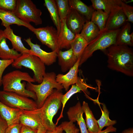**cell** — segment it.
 I'll use <instances>...</instances> for the list:
<instances>
[{
	"mask_svg": "<svg viewBox=\"0 0 133 133\" xmlns=\"http://www.w3.org/2000/svg\"><path fill=\"white\" fill-rule=\"evenodd\" d=\"M107 58V67L127 76H133V50L129 46L113 45L104 52Z\"/></svg>",
	"mask_w": 133,
	"mask_h": 133,
	"instance_id": "cell-1",
	"label": "cell"
},
{
	"mask_svg": "<svg viewBox=\"0 0 133 133\" xmlns=\"http://www.w3.org/2000/svg\"><path fill=\"white\" fill-rule=\"evenodd\" d=\"M61 91L54 89L40 108L31 110L47 130H53L56 126L53 119L62 105L61 100L63 94Z\"/></svg>",
	"mask_w": 133,
	"mask_h": 133,
	"instance_id": "cell-2",
	"label": "cell"
},
{
	"mask_svg": "<svg viewBox=\"0 0 133 133\" xmlns=\"http://www.w3.org/2000/svg\"><path fill=\"white\" fill-rule=\"evenodd\" d=\"M33 83L35 81L27 72L19 70H15L8 73L2 76V83L3 90L16 93L28 98L36 100V94L33 92L26 88V84L25 82Z\"/></svg>",
	"mask_w": 133,
	"mask_h": 133,
	"instance_id": "cell-3",
	"label": "cell"
},
{
	"mask_svg": "<svg viewBox=\"0 0 133 133\" xmlns=\"http://www.w3.org/2000/svg\"><path fill=\"white\" fill-rule=\"evenodd\" d=\"M56 75L53 72H46L43 81L38 84L27 82L26 88L34 92L37 97L36 103L38 108H40L48 97L52 93L54 89L60 90L64 88L56 80Z\"/></svg>",
	"mask_w": 133,
	"mask_h": 133,
	"instance_id": "cell-4",
	"label": "cell"
},
{
	"mask_svg": "<svg viewBox=\"0 0 133 133\" xmlns=\"http://www.w3.org/2000/svg\"><path fill=\"white\" fill-rule=\"evenodd\" d=\"M120 30V28L114 30L105 29L101 32L85 49L80 58L79 66L91 57L95 51L99 50L104 52L110 46L115 45Z\"/></svg>",
	"mask_w": 133,
	"mask_h": 133,
	"instance_id": "cell-5",
	"label": "cell"
},
{
	"mask_svg": "<svg viewBox=\"0 0 133 133\" xmlns=\"http://www.w3.org/2000/svg\"><path fill=\"white\" fill-rule=\"evenodd\" d=\"M12 65L17 69H21L24 66L31 70L34 73L33 78L39 84L42 82L46 73L44 63L37 56L29 53L22 54L14 60Z\"/></svg>",
	"mask_w": 133,
	"mask_h": 133,
	"instance_id": "cell-6",
	"label": "cell"
},
{
	"mask_svg": "<svg viewBox=\"0 0 133 133\" xmlns=\"http://www.w3.org/2000/svg\"><path fill=\"white\" fill-rule=\"evenodd\" d=\"M13 13L20 19L27 23L33 22L36 25L42 23V12L31 0H17Z\"/></svg>",
	"mask_w": 133,
	"mask_h": 133,
	"instance_id": "cell-7",
	"label": "cell"
},
{
	"mask_svg": "<svg viewBox=\"0 0 133 133\" xmlns=\"http://www.w3.org/2000/svg\"><path fill=\"white\" fill-rule=\"evenodd\" d=\"M0 101L11 108L31 111L38 109L36 102L33 100L16 93L0 91Z\"/></svg>",
	"mask_w": 133,
	"mask_h": 133,
	"instance_id": "cell-8",
	"label": "cell"
},
{
	"mask_svg": "<svg viewBox=\"0 0 133 133\" xmlns=\"http://www.w3.org/2000/svg\"><path fill=\"white\" fill-rule=\"evenodd\" d=\"M33 32L42 44L51 49L56 50L58 33L56 29L52 26L35 28Z\"/></svg>",
	"mask_w": 133,
	"mask_h": 133,
	"instance_id": "cell-9",
	"label": "cell"
},
{
	"mask_svg": "<svg viewBox=\"0 0 133 133\" xmlns=\"http://www.w3.org/2000/svg\"><path fill=\"white\" fill-rule=\"evenodd\" d=\"M24 40L30 48L31 54L37 56L45 65L50 66L56 62L57 57V52L56 50L47 52L42 50L40 45L33 43L30 37Z\"/></svg>",
	"mask_w": 133,
	"mask_h": 133,
	"instance_id": "cell-10",
	"label": "cell"
},
{
	"mask_svg": "<svg viewBox=\"0 0 133 133\" xmlns=\"http://www.w3.org/2000/svg\"><path fill=\"white\" fill-rule=\"evenodd\" d=\"M71 88L68 90L65 94H63L61 99V103L62 105L61 112L59 116L57 119L55 125H57L60 119L63 117V113L65 104L70 98L73 95L78 92L83 91L85 94H89L88 91V88H93L86 83L84 78H82L81 76L78 77L77 82L72 85Z\"/></svg>",
	"mask_w": 133,
	"mask_h": 133,
	"instance_id": "cell-11",
	"label": "cell"
},
{
	"mask_svg": "<svg viewBox=\"0 0 133 133\" xmlns=\"http://www.w3.org/2000/svg\"><path fill=\"white\" fill-rule=\"evenodd\" d=\"M80 58L78 59L74 66L67 73L65 74H59L56 75V81L63 86L66 91L68 90L71 85L76 83L77 82Z\"/></svg>",
	"mask_w": 133,
	"mask_h": 133,
	"instance_id": "cell-12",
	"label": "cell"
},
{
	"mask_svg": "<svg viewBox=\"0 0 133 133\" xmlns=\"http://www.w3.org/2000/svg\"><path fill=\"white\" fill-rule=\"evenodd\" d=\"M61 25L57 44L56 51L57 52L63 49L67 50L70 48V45L75 37V34L67 27L66 19L61 20Z\"/></svg>",
	"mask_w": 133,
	"mask_h": 133,
	"instance_id": "cell-13",
	"label": "cell"
},
{
	"mask_svg": "<svg viewBox=\"0 0 133 133\" xmlns=\"http://www.w3.org/2000/svg\"><path fill=\"white\" fill-rule=\"evenodd\" d=\"M84 111L80 102H78L75 106L70 107L67 112L69 121L77 122L81 133H89L85 122L83 117Z\"/></svg>",
	"mask_w": 133,
	"mask_h": 133,
	"instance_id": "cell-14",
	"label": "cell"
},
{
	"mask_svg": "<svg viewBox=\"0 0 133 133\" xmlns=\"http://www.w3.org/2000/svg\"><path fill=\"white\" fill-rule=\"evenodd\" d=\"M127 22V17L121 7L109 14L106 24L105 29L114 30L119 29Z\"/></svg>",
	"mask_w": 133,
	"mask_h": 133,
	"instance_id": "cell-15",
	"label": "cell"
},
{
	"mask_svg": "<svg viewBox=\"0 0 133 133\" xmlns=\"http://www.w3.org/2000/svg\"><path fill=\"white\" fill-rule=\"evenodd\" d=\"M86 22L84 18L74 9L70 8L66 19L67 27L75 35L80 34Z\"/></svg>",
	"mask_w": 133,
	"mask_h": 133,
	"instance_id": "cell-16",
	"label": "cell"
},
{
	"mask_svg": "<svg viewBox=\"0 0 133 133\" xmlns=\"http://www.w3.org/2000/svg\"><path fill=\"white\" fill-rule=\"evenodd\" d=\"M57 58L58 64L63 72L72 67L79 59L74 55L71 48L65 51L60 50L57 53Z\"/></svg>",
	"mask_w": 133,
	"mask_h": 133,
	"instance_id": "cell-17",
	"label": "cell"
},
{
	"mask_svg": "<svg viewBox=\"0 0 133 133\" xmlns=\"http://www.w3.org/2000/svg\"><path fill=\"white\" fill-rule=\"evenodd\" d=\"M0 19L1 21V25L5 28L15 24L25 27L32 32L35 28L31 24L23 21L12 12L0 9Z\"/></svg>",
	"mask_w": 133,
	"mask_h": 133,
	"instance_id": "cell-18",
	"label": "cell"
},
{
	"mask_svg": "<svg viewBox=\"0 0 133 133\" xmlns=\"http://www.w3.org/2000/svg\"><path fill=\"white\" fill-rule=\"evenodd\" d=\"M22 110L10 107L0 101V115L6 122L8 126L19 123V118Z\"/></svg>",
	"mask_w": 133,
	"mask_h": 133,
	"instance_id": "cell-19",
	"label": "cell"
},
{
	"mask_svg": "<svg viewBox=\"0 0 133 133\" xmlns=\"http://www.w3.org/2000/svg\"><path fill=\"white\" fill-rule=\"evenodd\" d=\"M6 38L3 30H0V58L1 60H15L22 54L13 48L11 49L7 45Z\"/></svg>",
	"mask_w": 133,
	"mask_h": 133,
	"instance_id": "cell-20",
	"label": "cell"
},
{
	"mask_svg": "<svg viewBox=\"0 0 133 133\" xmlns=\"http://www.w3.org/2000/svg\"><path fill=\"white\" fill-rule=\"evenodd\" d=\"M3 31L6 39L11 41L13 49L21 54H31L30 50L26 48L23 43L21 37L15 34L10 26L5 28Z\"/></svg>",
	"mask_w": 133,
	"mask_h": 133,
	"instance_id": "cell-21",
	"label": "cell"
},
{
	"mask_svg": "<svg viewBox=\"0 0 133 133\" xmlns=\"http://www.w3.org/2000/svg\"><path fill=\"white\" fill-rule=\"evenodd\" d=\"M121 0H91L92 6L95 10H102L108 14L121 7Z\"/></svg>",
	"mask_w": 133,
	"mask_h": 133,
	"instance_id": "cell-22",
	"label": "cell"
},
{
	"mask_svg": "<svg viewBox=\"0 0 133 133\" xmlns=\"http://www.w3.org/2000/svg\"><path fill=\"white\" fill-rule=\"evenodd\" d=\"M130 23L127 22L122 26L117 36L116 45L132 47L133 46V33H130Z\"/></svg>",
	"mask_w": 133,
	"mask_h": 133,
	"instance_id": "cell-23",
	"label": "cell"
},
{
	"mask_svg": "<svg viewBox=\"0 0 133 133\" xmlns=\"http://www.w3.org/2000/svg\"><path fill=\"white\" fill-rule=\"evenodd\" d=\"M19 123L32 129L37 130L42 125L37 116L31 111L22 110L19 118Z\"/></svg>",
	"mask_w": 133,
	"mask_h": 133,
	"instance_id": "cell-24",
	"label": "cell"
},
{
	"mask_svg": "<svg viewBox=\"0 0 133 133\" xmlns=\"http://www.w3.org/2000/svg\"><path fill=\"white\" fill-rule=\"evenodd\" d=\"M70 8L73 9L81 15L86 22L91 21L95 10L92 6H88L80 0H68Z\"/></svg>",
	"mask_w": 133,
	"mask_h": 133,
	"instance_id": "cell-25",
	"label": "cell"
},
{
	"mask_svg": "<svg viewBox=\"0 0 133 133\" xmlns=\"http://www.w3.org/2000/svg\"><path fill=\"white\" fill-rule=\"evenodd\" d=\"M82 106L85 114V123L89 133H97L99 131V126L88 103L83 101Z\"/></svg>",
	"mask_w": 133,
	"mask_h": 133,
	"instance_id": "cell-26",
	"label": "cell"
},
{
	"mask_svg": "<svg viewBox=\"0 0 133 133\" xmlns=\"http://www.w3.org/2000/svg\"><path fill=\"white\" fill-rule=\"evenodd\" d=\"M101 32L98 26L91 21H87L84 25L80 33L89 44L95 39Z\"/></svg>",
	"mask_w": 133,
	"mask_h": 133,
	"instance_id": "cell-27",
	"label": "cell"
},
{
	"mask_svg": "<svg viewBox=\"0 0 133 133\" xmlns=\"http://www.w3.org/2000/svg\"><path fill=\"white\" fill-rule=\"evenodd\" d=\"M44 1V5L49 13L51 19L56 27L58 34L61 27V22L55 0H45Z\"/></svg>",
	"mask_w": 133,
	"mask_h": 133,
	"instance_id": "cell-28",
	"label": "cell"
},
{
	"mask_svg": "<svg viewBox=\"0 0 133 133\" xmlns=\"http://www.w3.org/2000/svg\"><path fill=\"white\" fill-rule=\"evenodd\" d=\"M88 43L80 34L75 35V38L71 42V48L74 54L78 59L81 57Z\"/></svg>",
	"mask_w": 133,
	"mask_h": 133,
	"instance_id": "cell-29",
	"label": "cell"
},
{
	"mask_svg": "<svg viewBox=\"0 0 133 133\" xmlns=\"http://www.w3.org/2000/svg\"><path fill=\"white\" fill-rule=\"evenodd\" d=\"M109 15V14L102 10H95L91 21L98 26L101 32H102L105 29Z\"/></svg>",
	"mask_w": 133,
	"mask_h": 133,
	"instance_id": "cell-30",
	"label": "cell"
},
{
	"mask_svg": "<svg viewBox=\"0 0 133 133\" xmlns=\"http://www.w3.org/2000/svg\"><path fill=\"white\" fill-rule=\"evenodd\" d=\"M102 110H101L102 115L97 122L99 128V131L102 130L105 127L113 126L116 123V120H112L109 118V112L104 103H102Z\"/></svg>",
	"mask_w": 133,
	"mask_h": 133,
	"instance_id": "cell-31",
	"label": "cell"
},
{
	"mask_svg": "<svg viewBox=\"0 0 133 133\" xmlns=\"http://www.w3.org/2000/svg\"><path fill=\"white\" fill-rule=\"evenodd\" d=\"M61 20L66 19L70 10L68 0H55Z\"/></svg>",
	"mask_w": 133,
	"mask_h": 133,
	"instance_id": "cell-32",
	"label": "cell"
},
{
	"mask_svg": "<svg viewBox=\"0 0 133 133\" xmlns=\"http://www.w3.org/2000/svg\"><path fill=\"white\" fill-rule=\"evenodd\" d=\"M17 0H0V9L13 12Z\"/></svg>",
	"mask_w": 133,
	"mask_h": 133,
	"instance_id": "cell-33",
	"label": "cell"
},
{
	"mask_svg": "<svg viewBox=\"0 0 133 133\" xmlns=\"http://www.w3.org/2000/svg\"><path fill=\"white\" fill-rule=\"evenodd\" d=\"M60 125L66 133H79L80 129L71 121L63 122Z\"/></svg>",
	"mask_w": 133,
	"mask_h": 133,
	"instance_id": "cell-34",
	"label": "cell"
},
{
	"mask_svg": "<svg viewBox=\"0 0 133 133\" xmlns=\"http://www.w3.org/2000/svg\"><path fill=\"white\" fill-rule=\"evenodd\" d=\"M121 7L127 19V21L133 23V7L122 0Z\"/></svg>",
	"mask_w": 133,
	"mask_h": 133,
	"instance_id": "cell-35",
	"label": "cell"
},
{
	"mask_svg": "<svg viewBox=\"0 0 133 133\" xmlns=\"http://www.w3.org/2000/svg\"><path fill=\"white\" fill-rule=\"evenodd\" d=\"M14 60L13 59L3 60L0 59V86L2 85V74L5 69L12 65Z\"/></svg>",
	"mask_w": 133,
	"mask_h": 133,
	"instance_id": "cell-36",
	"label": "cell"
},
{
	"mask_svg": "<svg viewBox=\"0 0 133 133\" xmlns=\"http://www.w3.org/2000/svg\"><path fill=\"white\" fill-rule=\"evenodd\" d=\"M21 125L19 123L8 126L5 133H20Z\"/></svg>",
	"mask_w": 133,
	"mask_h": 133,
	"instance_id": "cell-37",
	"label": "cell"
},
{
	"mask_svg": "<svg viewBox=\"0 0 133 133\" xmlns=\"http://www.w3.org/2000/svg\"><path fill=\"white\" fill-rule=\"evenodd\" d=\"M8 126L6 121L0 115V133H5Z\"/></svg>",
	"mask_w": 133,
	"mask_h": 133,
	"instance_id": "cell-38",
	"label": "cell"
},
{
	"mask_svg": "<svg viewBox=\"0 0 133 133\" xmlns=\"http://www.w3.org/2000/svg\"><path fill=\"white\" fill-rule=\"evenodd\" d=\"M37 130L34 129L27 126H22L20 133H37Z\"/></svg>",
	"mask_w": 133,
	"mask_h": 133,
	"instance_id": "cell-39",
	"label": "cell"
},
{
	"mask_svg": "<svg viewBox=\"0 0 133 133\" xmlns=\"http://www.w3.org/2000/svg\"><path fill=\"white\" fill-rule=\"evenodd\" d=\"M63 130L60 124L56 126L55 128L52 130H47L45 133H64Z\"/></svg>",
	"mask_w": 133,
	"mask_h": 133,
	"instance_id": "cell-40",
	"label": "cell"
},
{
	"mask_svg": "<svg viewBox=\"0 0 133 133\" xmlns=\"http://www.w3.org/2000/svg\"><path fill=\"white\" fill-rule=\"evenodd\" d=\"M116 129L113 126H111L107 127L104 130H101L97 133H108L110 132H116Z\"/></svg>",
	"mask_w": 133,
	"mask_h": 133,
	"instance_id": "cell-41",
	"label": "cell"
},
{
	"mask_svg": "<svg viewBox=\"0 0 133 133\" xmlns=\"http://www.w3.org/2000/svg\"><path fill=\"white\" fill-rule=\"evenodd\" d=\"M47 130L45 128L41 125L38 128L37 133H45Z\"/></svg>",
	"mask_w": 133,
	"mask_h": 133,
	"instance_id": "cell-42",
	"label": "cell"
},
{
	"mask_svg": "<svg viewBox=\"0 0 133 133\" xmlns=\"http://www.w3.org/2000/svg\"><path fill=\"white\" fill-rule=\"evenodd\" d=\"M122 133H133V128H130L126 129L123 131Z\"/></svg>",
	"mask_w": 133,
	"mask_h": 133,
	"instance_id": "cell-43",
	"label": "cell"
}]
</instances>
